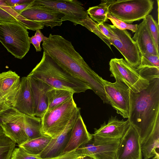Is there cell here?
Segmentation results:
<instances>
[{"label": "cell", "mask_w": 159, "mask_h": 159, "mask_svg": "<svg viewBox=\"0 0 159 159\" xmlns=\"http://www.w3.org/2000/svg\"><path fill=\"white\" fill-rule=\"evenodd\" d=\"M43 42V51L59 66L88 85L102 100L106 98L103 79L89 66L71 42L60 35L51 34Z\"/></svg>", "instance_id": "cell-1"}, {"label": "cell", "mask_w": 159, "mask_h": 159, "mask_svg": "<svg viewBox=\"0 0 159 159\" xmlns=\"http://www.w3.org/2000/svg\"><path fill=\"white\" fill-rule=\"evenodd\" d=\"M149 81L148 87L141 92L131 91V110L128 119L137 131L141 144L159 119V78Z\"/></svg>", "instance_id": "cell-2"}, {"label": "cell", "mask_w": 159, "mask_h": 159, "mask_svg": "<svg viewBox=\"0 0 159 159\" xmlns=\"http://www.w3.org/2000/svg\"><path fill=\"white\" fill-rule=\"evenodd\" d=\"M28 76L39 80L52 88L70 90L74 93L91 89L87 84L63 70L44 51L40 61Z\"/></svg>", "instance_id": "cell-3"}, {"label": "cell", "mask_w": 159, "mask_h": 159, "mask_svg": "<svg viewBox=\"0 0 159 159\" xmlns=\"http://www.w3.org/2000/svg\"><path fill=\"white\" fill-rule=\"evenodd\" d=\"M108 13L130 24L145 19L153 9L152 0H106Z\"/></svg>", "instance_id": "cell-4"}, {"label": "cell", "mask_w": 159, "mask_h": 159, "mask_svg": "<svg viewBox=\"0 0 159 159\" xmlns=\"http://www.w3.org/2000/svg\"><path fill=\"white\" fill-rule=\"evenodd\" d=\"M29 33L20 24L0 22V42L15 57L22 59L29 51Z\"/></svg>", "instance_id": "cell-5"}, {"label": "cell", "mask_w": 159, "mask_h": 159, "mask_svg": "<svg viewBox=\"0 0 159 159\" xmlns=\"http://www.w3.org/2000/svg\"><path fill=\"white\" fill-rule=\"evenodd\" d=\"M77 107L73 98L47 110L41 118L43 135L52 138L65 128Z\"/></svg>", "instance_id": "cell-6"}, {"label": "cell", "mask_w": 159, "mask_h": 159, "mask_svg": "<svg viewBox=\"0 0 159 159\" xmlns=\"http://www.w3.org/2000/svg\"><path fill=\"white\" fill-rule=\"evenodd\" d=\"M109 65L111 76L125 83L133 92H139L148 86L149 81L142 77L123 58L111 59Z\"/></svg>", "instance_id": "cell-7"}, {"label": "cell", "mask_w": 159, "mask_h": 159, "mask_svg": "<svg viewBox=\"0 0 159 159\" xmlns=\"http://www.w3.org/2000/svg\"><path fill=\"white\" fill-rule=\"evenodd\" d=\"M112 83L102 79L106 97L114 109L124 118H128L131 106V91L124 82L115 79Z\"/></svg>", "instance_id": "cell-8"}, {"label": "cell", "mask_w": 159, "mask_h": 159, "mask_svg": "<svg viewBox=\"0 0 159 159\" xmlns=\"http://www.w3.org/2000/svg\"><path fill=\"white\" fill-rule=\"evenodd\" d=\"M106 24L113 33L109 41L120 52L125 60L136 69L140 64V55L137 44L130 33L126 30H120L113 25Z\"/></svg>", "instance_id": "cell-9"}, {"label": "cell", "mask_w": 159, "mask_h": 159, "mask_svg": "<svg viewBox=\"0 0 159 159\" xmlns=\"http://www.w3.org/2000/svg\"><path fill=\"white\" fill-rule=\"evenodd\" d=\"M24 116L12 107L0 111V126L3 133L18 145L29 140L22 128Z\"/></svg>", "instance_id": "cell-10"}, {"label": "cell", "mask_w": 159, "mask_h": 159, "mask_svg": "<svg viewBox=\"0 0 159 159\" xmlns=\"http://www.w3.org/2000/svg\"><path fill=\"white\" fill-rule=\"evenodd\" d=\"M32 3L60 12L64 15L66 20L70 21L75 25H81L89 16L82 3L76 0H33Z\"/></svg>", "instance_id": "cell-11"}, {"label": "cell", "mask_w": 159, "mask_h": 159, "mask_svg": "<svg viewBox=\"0 0 159 159\" xmlns=\"http://www.w3.org/2000/svg\"><path fill=\"white\" fill-rule=\"evenodd\" d=\"M92 136L90 142L76 149L81 156H89L96 159H116L120 140Z\"/></svg>", "instance_id": "cell-12"}, {"label": "cell", "mask_w": 159, "mask_h": 159, "mask_svg": "<svg viewBox=\"0 0 159 159\" xmlns=\"http://www.w3.org/2000/svg\"><path fill=\"white\" fill-rule=\"evenodd\" d=\"M32 2L20 14L21 16L29 20L50 26L51 28L61 26L62 22L66 21L63 14L46 7L34 5Z\"/></svg>", "instance_id": "cell-13"}, {"label": "cell", "mask_w": 159, "mask_h": 159, "mask_svg": "<svg viewBox=\"0 0 159 159\" xmlns=\"http://www.w3.org/2000/svg\"><path fill=\"white\" fill-rule=\"evenodd\" d=\"M139 135L135 128L130 125L120 139L116 159H142Z\"/></svg>", "instance_id": "cell-14"}, {"label": "cell", "mask_w": 159, "mask_h": 159, "mask_svg": "<svg viewBox=\"0 0 159 159\" xmlns=\"http://www.w3.org/2000/svg\"><path fill=\"white\" fill-rule=\"evenodd\" d=\"M80 108L77 107L64 129L51 139L39 154L41 158L55 157L63 153L70 139L72 129L76 119L80 114Z\"/></svg>", "instance_id": "cell-15"}, {"label": "cell", "mask_w": 159, "mask_h": 159, "mask_svg": "<svg viewBox=\"0 0 159 159\" xmlns=\"http://www.w3.org/2000/svg\"><path fill=\"white\" fill-rule=\"evenodd\" d=\"M20 86V76L9 70L0 74V101L14 107Z\"/></svg>", "instance_id": "cell-16"}, {"label": "cell", "mask_w": 159, "mask_h": 159, "mask_svg": "<svg viewBox=\"0 0 159 159\" xmlns=\"http://www.w3.org/2000/svg\"><path fill=\"white\" fill-rule=\"evenodd\" d=\"M27 77L33 99L34 115L41 118L47 110V93L52 87L39 80L28 75Z\"/></svg>", "instance_id": "cell-17"}, {"label": "cell", "mask_w": 159, "mask_h": 159, "mask_svg": "<svg viewBox=\"0 0 159 159\" xmlns=\"http://www.w3.org/2000/svg\"><path fill=\"white\" fill-rule=\"evenodd\" d=\"M130 125L128 119L120 120L116 116H111L107 124L104 122L99 128L95 129L94 134H92L102 138L120 140L125 135Z\"/></svg>", "instance_id": "cell-18"}, {"label": "cell", "mask_w": 159, "mask_h": 159, "mask_svg": "<svg viewBox=\"0 0 159 159\" xmlns=\"http://www.w3.org/2000/svg\"><path fill=\"white\" fill-rule=\"evenodd\" d=\"M132 39L136 43L140 55L149 54L159 56V51L149 30L145 19L138 25Z\"/></svg>", "instance_id": "cell-19"}, {"label": "cell", "mask_w": 159, "mask_h": 159, "mask_svg": "<svg viewBox=\"0 0 159 159\" xmlns=\"http://www.w3.org/2000/svg\"><path fill=\"white\" fill-rule=\"evenodd\" d=\"M92 139V134L88 131L80 114L75 123L70 139L63 153L76 149L88 143Z\"/></svg>", "instance_id": "cell-20"}, {"label": "cell", "mask_w": 159, "mask_h": 159, "mask_svg": "<svg viewBox=\"0 0 159 159\" xmlns=\"http://www.w3.org/2000/svg\"><path fill=\"white\" fill-rule=\"evenodd\" d=\"M14 107L24 114L35 116L33 99L27 76L23 77L20 80L19 92Z\"/></svg>", "instance_id": "cell-21"}, {"label": "cell", "mask_w": 159, "mask_h": 159, "mask_svg": "<svg viewBox=\"0 0 159 159\" xmlns=\"http://www.w3.org/2000/svg\"><path fill=\"white\" fill-rule=\"evenodd\" d=\"M138 73L148 81L159 78V56L140 55V63L136 68Z\"/></svg>", "instance_id": "cell-22"}, {"label": "cell", "mask_w": 159, "mask_h": 159, "mask_svg": "<svg viewBox=\"0 0 159 159\" xmlns=\"http://www.w3.org/2000/svg\"><path fill=\"white\" fill-rule=\"evenodd\" d=\"M159 119L156 121L152 132L141 144L142 154L145 159L159 156Z\"/></svg>", "instance_id": "cell-23"}, {"label": "cell", "mask_w": 159, "mask_h": 159, "mask_svg": "<svg viewBox=\"0 0 159 159\" xmlns=\"http://www.w3.org/2000/svg\"><path fill=\"white\" fill-rule=\"evenodd\" d=\"M74 93L70 90L52 88L47 93V110L56 107L73 98Z\"/></svg>", "instance_id": "cell-24"}, {"label": "cell", "mask_w": 159, "mask_h": 159, "mask_svg": "<svg viewBox=\"0 0 159 159\" xmlns=\"http://www.w3.org/2000/svg\"><path fill=\"white\" fill-rule=\"evenodd\" d=\"M22 128L29 140L42 136V123L40 118L24 114Z\"/></svg>", "instance_id": "cell-25"}, {"label": "cell", "mask_w": 159, "mask_h": 159, "mask_svg": "<svg viewBox=\"0 0 159 159\" xmlns=\"http://www.w3.org/2000/svg\"><path fill=\"white\" fill-rule=\"evenodd\" d=\"M51 137L42 135V136L29 140L18 147L23 148L28 153L33 155L39 154L47 145Z\"/></svg>", "instance_id": "cell-26"}, {"label": "cell", "mask_w": 159, "mask_h": 159, "mask_svg": "<svg viewBox=\"0 0 159 159\" xmlns=\"http://www.w3.org/2000/svg\"><path fill=\"white\" fill-rule=\"evenodd\" d=\"M86 11L91 18L98 24L103 23L108 21V6L104 0L101 1L98 6L89 7Z\"/></svg>", "instance_id": "cell-27"}, {"label": "cell", "mask_w": 159, "mask_h": 159, "mask_svg": "<svg viewBox=\"0 0 159 159\" xmlns=\"http://www.w3.org/2000/svg\"><path fill=\"white\" fill-rule=\"evenodd\" d=\"M15 23L21 24L20 15L9 6L5 0L0 3V22Z\"/></svg>", "instance_id": "cell-28"}, {"label": "cell", "mask_w": 159, "mask_h": 159, "mask_svg": "<svg viewBox=\"0 0 159 159\" xmlns=\"http://www.w3.org/2000/svg\"><path fill=\"white\" fill-rule=\"evenodd\" d=\"M16 144L4 133H0V159H10Z\"/></svg>", "instance_id": "cell-29"}, {"label": "cell", "mask_w": 159, "mask_h": 159, "mask_svg": "<svg viewBox=\"0 0 159 159\" xmlns=\"http://www.w3.org/2000/svg\"><path fill=\"white\" fill-rule=\"evenodd\" d=\"M97 24L88 16L82 22L81 25L86 27L88 30L97 35L111 49V43L108 39L100 31L98 26Z\"/></svg>", "instance_id": "cell-30"}, {"label": "cell", "mask_w": 159, "mask_h": 159, "mask_svg": "<svg viewBox=\"0 0 159 159\" xmlns=\"http://www.w3.org/2000/svg\"><path fill=\"white\" fill-rule=\"evenodd\" d=\"M150 34L152 38L156 48L159 51V25L150 15L145 18Z\"/></svg>", "instance_id": "cell-31"}, {"label": "cell", "mask_w": 159, "mask_h": 159, "mask_svg": "<svg viewBox=\"0 0 159 159\" xmlns=\"http://www.w3.org/2000/svg\"><path fill=\"white\" fill-rule=\"evenodd\" d=\"M107 18L111 21L113 25L121 30H128L135 33L138 25L137 24H127L109 13L107 15Z\"/></svg>", "instance_id": "cell-32"}, {"label": "cell", "mask_w": 159, "mask_h": 159, "mask_svg": "<svg viewBox=\"0 0 159 159\" xmlns=\"http://www.w3.org/2000/svg\"><path fill=\"white\" fill-rule=\"evenodd\" d=\"M39 154L33 155L28 153L23 148L19 147L13 150L10 159H41Z\"/></svg>", "instance_id": "cell-33"}, {"label": "cell", "mask_w": 159, "mask_h": 159, "mask_svg": "<svg viewBox=\"0 0 159 159\" xmlns=\"http://www.w3.org/2000/svg\"><path fill=\"white\" fill-rule=\"evenodd\" d=\"M82 156L76 149L52 157L41 159H77Z\"/></svg>", "instance_id": "cell-34"}, {"label": "cell", "mask_w": 159, "mask_h": 159, "mask_svg": "<svg viewBox=\"0 0 159 159\" xmlns=\"http://www.w3.org/2000/svg\"><path fill=\"white\" fill-rule=\"evenodd\" d=\"M31 2L24 3L11 7L14 11L20 15L28 7Z\"/></svg>", "instance_id": "cell-35"}, {"label": "cell", "mask_w": 159, "mask_h": 159, "mask_svg": "<svg viewBox=\"0 0 159 159\" xmlns=\"http://www.w3.org/2000/svg\"><path fill=\"white\" fill-rule=\"evenodd\" d=\"M33 0H7L6 3L10 6L13 7L17 5L27 2H30Z\"/></svg>", "instance_id": "cell-36"}, {"label": "cell", "mask_w": 159, "mask_h": 159, "mask_svg": "<svg viewBox=\"0 0 159 159\" xmlns=\"http://www.w3.org/2000/svg\"><path fill=\"white\" fill-rule=\"evenodd\" d=\"M29 40L30 43H32L34 45L37 52L41 51L42 48L40 46V44H39L37 41L34 35L31 37H29Z\"/></svg>", "instance_id": "cell-37"}, {"label": "cell", "mask_w": 159, "mask_h": 159, "mask_svg": "<svg viewBox=\"0 0 159 159\" xmlns=\"http://www.w3.org/2000/svg\"><path fill=\"white\" fill-rule=\"evenodd\" d=\"M36 31L34 35L38 42L39 44H40L41 42L43 41V40L46 37L43 35L42 33L40 30L38 29Z\"/></svg>", "instance_id": "cell-38"}, {"label": "cell", "mask_w": 159, "mask_h": 159, "mask_svg": "<svg viewBox=\"0 0 159 159\" xmlns=\"http://www.w3.org/2000/svg\"><path fill=\"white\" fill-rule=\"evenodd\" d=\"M7 106L8 105L5 102L0 101V111Z\"/></svg>", "instance_id": "cell-39"}, {"label": "cell", "mask_w": 159, "mask_h": 159, "mask_svg": "<svg viewBox=\"0 0 159 159\" xmlns=\"http://www.w3.org/2000/svg\"><path fill=\"white\" fill-rule=\"evenodd\" d=\"M77 159H96L93 157H92L87 156H82L79 158H78Z\"/></svg>", "instance_id": "cell-40"}, {"label": "cell", "mask_w": 159, "mask_h": 159, "mask_svg": "<svg viewBox=\"0 0 159 159\" xmlns=\"http://www.w3.org/2000/svg\"><path fill=\"white\" fill-rule=\"evenodd\" d=\"M3 133V130L2 127L0 126V133Z\"/></svg>", "instance_id": "cell-41"}, {"label": "cell", "mask_w": 159, "mask_h": 159, "mask_svg": "<svg viewBox=\"0 0 159 159\" xmlns=\"http://www.w3.org/2000/svg\"><path fill=\"white\" fill-rule=\"evenodd\" d=\"M159 156H154L152 159H159Z\"/></svg>", "instance_id": "cell-42"}]
</instances>
